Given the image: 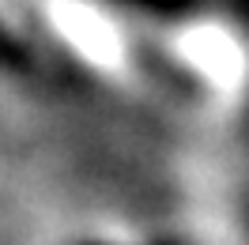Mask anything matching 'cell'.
<instances>
[{"label": "cell", "mask_w": 249, "mask_h": 245, "mask_svg": "<svg viewBox=\"0 0 249 245\" xmlns=\"http://www.w3.org/2000/svg\"><path fill=\"white\" fill-rule=\"evenodd\" d=\"M189 53L200 61L208 76H215L219 83H231L238 76V46L223 31H200L189 42Z\"/></svg>", "instance_id": "1"}]
</instances>
